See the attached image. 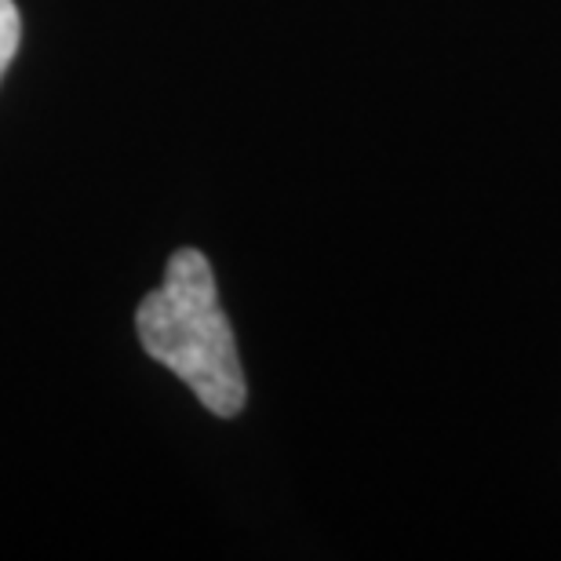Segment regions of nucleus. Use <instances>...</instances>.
<instances>
[{"label":"nucleus","mask_w":561,"mask_h":561,"mask_svg":"<svg viewBox=\"0 0 561 561\" xmlns=\"http://www.w3.org/2000/svg\"><path fill=\"white\" fill-rule=\"evenodd\" d=\"M19 37H22V19H19L15 0H0V77H4L11 59H15Z\"/></svg>","instance_id":"obj_2"},{"label":"nucleus","mask_w":561,"mask_h":561,"mask_svg":"<svg viewBox=\"0 0 561 561\" xmlns=\"http://www.w3.org/2000/svg\"><path fill=\"white\" fill-rule=\"evenodd\" d=\"M136 329L142 351L172 368L208 412L222 420L241 416L249 387L205 252H172L164 280L139 302Z\"/></svg>","instance_id":"obj_1"}]
</instances>
